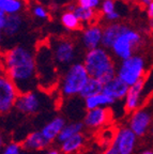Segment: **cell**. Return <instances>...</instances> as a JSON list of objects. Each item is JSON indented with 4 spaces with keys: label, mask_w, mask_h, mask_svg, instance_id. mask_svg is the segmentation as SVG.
I'll return each mask as SVG.
<instances>
[{
    "label": "cell",
    "mask_w": 153,
    "mask_h": 154,
    "mask_svg": "<svg viewBox=\"0 0 153 154\" xmlns=\"http://www.w3.org/2000/svg\"><path fill=\"white\" fill-rule=\"evenodd\" d=\"M105 18L107 19L108 22H116V20H118V19L120 18V13L119 12H113L110 13V14L106 15Z\"/></svg>",
    "instance_id": "31"
},
{
    "label": "cell",
    "mask_w": 153,
    "mask_h": 154,
    "mask_svg": "<svg viewBox=\"0 0 153 154\" xmlns=\"http://www.w3.org/2000/svg\"><path fill=\"white\" fill-rule=\"evenodd\" d=\"M24 3L22 0H0V12L7 15L18 14L23 10Z\"/></svg>",
    "instance_id": "24"
},
{
    "label": "cell",
    "mask_w": 153,
    "mask_h": 154,
    "mask_svg": "<svg viewBox=\"0 0 153 154\" xmlns=\"http://www.w3.org/2000/svg\"><path fill=\"white\" fill-rule=\"evenodd\" d=\"M74 13L77 16V18L80 20V23L91 22V20L95 17V11H94V10L87 9V8L80 7V5H77Z\"/></svg>",
    "instance_id": "26"
},
{
    "label": "cell",
    "mask_w": 153,
    "mask_h": 154,
    "mask_svg": "<svg viewBox=\"0 0 153 154\" xmlns=\"http://www.w3.org/2000/svg\"><path fill=\"white\" fill-rule=\"evenodd\" d=\"M36 61L39 88L45 92L54 90L60 84V77L59 69L49 45L42 44L39 46L36 51Z\"/></svg>",
    "instance_id": "2"
},
{
    "label": "cell",
    "mask_w": 153,
    "mask_h": 154,
    "mask_svg": "<svg viewBox=\"0 0 153 154\" xmlns=\"http://www.w3.org/2000/svg\"><path fill=\"white\" fill-rule=\"evenodd\" d=\"M48 45L52 48L54 58L59 70L65 71L72 64L76 58V48L72 41L67 38H54Z\"/></svg>",
    "instance_id": "6"
},
{
    "label": "cell",
    "mask_w": 153,
    "mask_h": 154,
    "mask_svg": "<svg viewBox=\"0 0 153 154\" xmlns=\"http://www.w3.org/2000/svg\"><path fill=\"white\" fill-rule=\"evenodd\" d=\"M85 138L81 134L75 135L73 137H71L70 139H67V141H64L63 143H61V150L63 153L65 154H71L77 152L84 144Z\"/></svg>",
    "instance_id": "23"
},
{
    "label": "cell",
    "mask_w": 153,
    "mask_h": 154,
    "mask_svg": "<svg viewBox=\"0 0 153 154\" xmlns=\"http://www.w3.org/2000/svg\"><path fill=\"white\" fill-rule=\"evenodd\" d=\"M5 76L12 80L19 93H28L39 87L36 51L25 45H17L5 53L2 59Z\"/></svg>",
    "instance_id": "1"
},
{
    "label": "cell",
    "mask_w": 153,
    "mask_h": 154,
    "mask_svg": "<svg viewBox=\"0 0 153 154\" xmlns=\"http://www.w3.org/2000/svg\"><path fill=\"white\" fill-rule=\"evenodd\" d=\"M61 23L69 30H77L80 28V20L77 18L74 12H64L61 16Z\"/></svg>",
    "instance_id": "25"
},
{
    "label": "cell",
    "mask_w": 153,
    "mask_h": 154,
    "mask_svg": "<svg viewBox=\"0 0 153 154\" xmlns=\"http://www.w3.org/2000/svg\"><path fill=\"white\" fill-rule=\"evenodd\" d=\"M84 128V124L81 122H72L67 124L63 128V130L61 131V133L58 136L57 140L60 143H63L64 141H67V139H70L71 137L75 136V135L80 134V132Z\"/></svg>",
    "instance_id": "22"
},
{
    "label": "cell",
    "mask_w": 153,
    "mask_h": 154,
    "mask_svg": "<svg viewBox=\"0 0 153 154\" xmlns=\"http://www.w3.org/2000/svg\"><path fill=\"white\" fill-rule=\"evenodd\" d=\"M7 18L8 15L3 12H0V30L2 31L5 27V24H7Z\"/></svg>",
    "instance_id": "32"
},
{
    "label": "cell",
    "mask_w": 153,
    "mask_h": 154,
    "mask_svg": "<svg viewBox=\"0 0 153 154\" xmlns=\"http://www.w3.org/2000/svg\"><path fill=\"white\" fill-rule=\"evenodd\" d=\"M90 79V75L84 63L76 62L72 64L60 78V90L62 95L70 96L79 95L87 82Z\"/></svg>",
    "instance_id": "4"
},
{
    "label": "cell",
    "mask_w": 153,
    "mask_h": 154,
    "mask_svg": "<svg viewBox=\"0 0 153 154\" xmlns=\"http://www.w3.org/2000/svg\"><path fill=\"white\" fill-rule=\"evenodd\" d=\"M50 142L43 136L41 131L32 132L25 138L22 147L25 151H40L46 148Z\"/></svg>",
    "instance_id": "17"
},
{
    "label": "cell",
    "mask_w": 153,
    "mask_h": 154,
    "mask_svg": "<svg viewBox=\"0 0 153 154\" xmlns=\"http://www.w3.org/2000/svg\"><path fill=\"white\" fill-rule=\"evenodd\" d=\"M110 117V111L106 107L88 110L85 116L84 123L90 128H96L104 125Z\"/></svg>",
    "instance_id": "14"
},
{
    "label": "cell",
    "mask_w": 153,
    "mask_h": 154,
    "mask_svg": "<svg viewBox=\"0 0 153 154\" xmlns=\"http://www.w3.org/2000/svg\"><path fill=\"white\" fill-rule=\"evenodd\" d=\"M104 89V84L101 80L93 78V77H90L89 82H87V85L85 86V88L83 89V91L80 92L79 96L81 99L87 100L91 96H94L98 93H102Z\"/></svg>",
    "instance_id": "21"
},
{
    "label": "cell",
    "mask_w": 153,
    "mask_h": 154,
    "mask_svg": "<svg viewBox=\"0 0 153 154\" xmlns=\"http://www.w3.org/2000/svg\"><path fill=\"white\" fill-rule=\"evenodd\" d=\"M141 43V36L136 30L127 28L122 34L118 36L115 43L111 46V51L114 55L120 60H126L133 55L134 49Z\"/></svg>",
    "instance_id": "7"
},
{
    "label": "cell",
    "mask_w": 153,
    "mask_h": 154,
    "mask_svg": "<svg viewBox=\"0 0 153 154\" xmlns=\"http://www.w3.org/2000/svg\"><path fill=\"white\" fill-rule=\"evenodd\" d=\"M126 1H134V0H126Z\"/></svg>",
    "instance_id": "40"
},
{
    "label": "cell",
    "mask_w": 153,
    "mask_h": 154,
    "mask_svg": "<svg viewBox=\"0 0 153 154\" xmlns=\"http://www.w3.org/2000/svg\"><path fill=\"white\" fill-rule=\"evenodd\" d=\"M129 89L130 87L125 82H123L120 78L116 77L113 80H110L109 82L104 85L103 93L113 97L115 101H117V100L119 101V100H123L126 97L127 93H129Z\"/></svg>",
    "instance_id": "15"
},
{
    "label": "cell",
    "mask_w": 153,
    "mask_h": 154,
    "mask_svg": "<svg viewBox=\"0 0 153 154\" xmlns=\"http://www.w3.org/2000/svg\"><path fill=\"white\" fill-rule=\"evenodd\" d=\"M19 91L12 80L7 76H1L0 78V111L1 113L9 112L13 107L19 96Z\"/></svg>",
    "instance_id": "9"
},
{
    "label": "cell",
    "mask_w": 153,
    "mask_h": 154,
    "mask_svg": "<svg viewBox=\"0 0 153 154\" xmlns=\"http://www.w3.org/2000/svg\"><path fill=\"white\" fill-rule=\"evenodd\" d=\"M144 88H145V78L139 80L135 85L130 87L129 93L125 97V110L130 112H134L138 110V107L144 103Z\"/></svg>",
    "instance_id": "11"
},
{
    "label": "cell",
    "mask_w": 153,
    "mask_h": 154,
    "mask_svg": "<svg viewBox=\"0 0 153 154\" xmlns=\"http://www.w3.org/2000/svg\"><path fill=\"white\" fill-rule=\"evenodd\" d=\"M46 154H59V152H58V150H50Z\"/></svg>",
    "instance_id": "36"
},
{
    "label": "cell",
    "mask_w": 153,
    "mask_h": 154,
    "mask_svg": "<svg viewBox=\"0 0 153 154\" xmlns=\"http://www.w3.org/2000/svg\"><path fill=\"white\" fill-rule=\"evenodd\" d=\"M146 62L144 57L134 55L126 60L121 61L117 69V77L129 87L133 86L145 78Z\"/></svg>",
    "instance_id": "5"
},
{
    "label": "cell",
    "mask_w": 153,
    "mask_h": 154,
    "mask_svg": "<svg viewBox=\"0 0 153 154\" xmlns=\"http://www.w3.org/2000/svg\"><path fill=\"white\" fill-rule=\"evenodd\" d=\"M127 28L129 27L124 24H111L106 26L103 29V40H102L103 48H105V49L111 48L118 36L123 33Z\"/></svg>",
    "instance_id": "16"
},
{
    "label": "cell",
    "mask_w": 153,
    "mask_h": 154,
    "mask_svg": "<svg viewBox=\"0 0 153 154\" xmlns=\"http://www.w3.org/2000/svg\"><path fill=\"white\" fill-rule=\"evenodd\" d=\"M147 12H148V16L150 17V19L153 18V2L150 5L147 7Z\"/></svg>",
    "instance_id": "34"
},
{
    "label": "cell",
    "mask_w": 153,
    "mask_h": 154,
    "mask_svg": "<svg viewBox=\"0 0 153 154\" xmlns=\"http://www.w3.org/2000/svg\"><path fill=\"white\" fill-rule=\"evenodd\" d=\"M101 8H102V12H103V14H105V16L115 12V0H102V7Z\"/></svg>",
    "instance_id": "28"
},
{
    "label": "cell",
    "mask_w": 153,
    "mask_h": 154,
    "mask_svg": "<svg viewBox=\"0 0 153 154\" xmlns=\"http://www.w3.org/2000/svg\"><path fill=\"white\" fill-rule=\"evenodd\" d=\"M151 122V117L148 111L138 109L134 111L130 120V128L136 134V136H142L146 134Z\"/></svg>",
    "instance_id": "12"
},
{
    "label": "cell",
    "mask_w": 153,
    "mask_h": 154,
    "mask_svg": "<svg viewBox=\"0 0 153 154\" xmlns=\"http://www.w3.org/2000/svg\"><path fill=\"white\" fill-rule=\"evenodd\" d=\"M47 101L48 97L45 91L41 92L34 90L28 93L19 94L15 104V108L26 115H33L43 108Z\"/></svg>",
    "instance_id": "8"
},
{
    "label": "cell",
    "mask_w": 153,
    "mask_h": 154,
    "mask_svg": "<svg viewBox=\"0 0 153 154\" xmlns=\"http://www.w3.org/2000/svg\"><path fill=\"white\" fill-rule=\"evenodd\" d=\"M65 120L62 117H56L53 120H50L49 122H47L44 125L41 133L43 134V136L48 140L49 142H52L53 140L57 139L59 134L61 133V131L63 130V128L65 126Z\"/></svg>",
    "instance_id": "18"
},
{
    "label": "cell",
    "mask_w": 153,
    "mask_h": 154,
    "mask_svg": "<svg viewBox=\"0 0 153 154\" xmlns=\"http://www.w3.org/2000/svg\"><path fill=\"white\" fill-rule=\"evenodd\" d=\"M22 146L17 142H11L3 148L1 154H22Z\"/></svg>",
    "instance_id": "27"
},
{
    "label": "cell",
    "mask_w": 153,
    "mask_h": 154,
    "mask_svg": "<svg viewBox=\"0 0 153 154\" xmlns=\"http://www.w3.org/2000/svg\"><path fill=\"white\" fill-rule=\"evenodd\" d=\"M84 64L90 77L101 80L104 85L117 77L115 62L113 61L111 56L103 47L87 51Z\"/></svg>",
    "instance_id": "3"
},
{
    "label": "cell",
    "mask_w": 153,
    "mask_h": 154,
    "mask_svg": "<svg viewBox=\"0 0 153 154\" xmlns=\"http://www.w3.org/2000/svg\"><path fill=\"white\" fill-rule=\"evenodd\" d=\"M115 100L113 97L108 96L105 93H98L94 96H91L89 99L85 100V107L88 110L95 108H101V107H106V106L113 105L115 103Z\"/></svg>",
    "instance_id": "19"
},
{
    "label": "cell",
    "mask_w": 153,
    "mask_h": 154,
    "mask_svg": "<svg viewBox=\"0 0 153 154\" xmlns=\"http://www.w3.org/2000/svg\"><path fill=\"white\" fill-rule=\"evenodd\" d=\"M140 154H153V151H150V150H147V151L141 152Z\"/></svg>",
    "instance_id": "37"
},
{
    "label": "cell",
    "mask_w": 153,
    "mask_h": 154,
    "mask_svg": "<svg viewBox=\"0 0 153 154\" xmlns=\"http://www.w3.org/2000/svg\"><path fill=\"white\" fill-rule=\"evenodd\" d=\"M136 134L131 128H121L113 140V146L117 148L119 154H132L136 144Z\"/></svg>",
    "instance_id": "10"
},
{
    "label": "cell",
    "mask_w": 153,
    "mask_h": 154,
    "mask_svg": "<svg viewBox=\"0 0 153 154\" xmlns=\"http://www.w3.org/2000/svg\"><path fill=\"white\" fill-rule=\"evenodd\" d=\"M150 27L153 29V18H152V19H150Z\"/></svg>",
    "instance_id": "38"
},
{
    "label": "cell",
    "mask_w": 153,
    "mask_h": 154,
    "mask_svg": "<svg viewBox=\"0 0 153 154\" xmlns=\"http://www.w3.org/2000/svg\"><path fill=\"white\" fill-rule=\"evenodd\" d=\"M139 1L141 2V5H147V7H148V5H150L151 3L153 2V0H139Z\"/></svg>",
    "instance_id": "35"
},
{
    "label": "cell",
    "mask_w": 153,
    "mask_h": 154,
    "mask_svg": "<svg viewBox=\"0 0 153 154\" xmlns=\"http://www.w3.org/2000/svg\"><path fill=\"white\" fill-rule=\"evenodd\" d=\"M101 0H78V5L87 9L95 10L100 5Z\"/></svg>",
    "instance_id": "30"
},
{
    "label": "cell",
    "mask_w": 153,
    "mask_h": 154,
    "mask_svg": "<svg viewBox=\"0 0 153 154\" xmlns=\"http://www.w3.org/2000/svg\"><path fill=\"white\" fill-rule=\"evenodd\" d=\"M103 154H119V152H118V150H117V148L115 147V146H110L109 148H108L107 150H106L105 152H104Z\"/></svg>",
    "instance_id": "33"
},
{
    "label": "cell",
    "mask_w": 153,
    "mask_h": 154,
    "mask_svg": "<svg viewBox=\"0 0 153 154\" xmlns=\"http://www.w3.org/2000/svg\"><path fill=\"white\" fill-rule=\"evenodd\" d=\"M22 154H27V152H26V151H23V152H22Z\"/></svg>",
    "instance_id": "39"
},
{
    "label": "cell",
    "mask_w": 153,
    "mask_h": 154,
    "mask_svg": "<svg viewBox=\"0 0 153 154\" xmlns=\"http://www.w3.org/2000/svg\"><path fill=\"white\" fill-rule=\"evenodd\" d=\"M23 23H24V19H23L22 15L19 14L8 15L7 24H5V27L2 30V32L7 36H9V38L16 35L19 32V30L22 29Z\"/></svg>",
    "instance_id": "20"
},
{
    "label": "cell",
    "mask_w": 153,
    "mask_h": 154,
    "mask_svg": "<svg viewBox=\"0 0 153 154\" xmlns=\"http://www.w3.org/2000/svg\"><path fill=\"white\" fill-rule=\"evenodd\" d=\"M83 44L88 51H92L98 48L102 45V40H103V29L98 25L89 26L83 32Z\"/></svg>",
    "instance_id": "13"
},
{
    "label": "cell",
    "mask_w": 153,
    "mask_h": 154,
    "mask_svg": "<svg viewBox=\"0 0 153 154\" xmlns=\"http://www.w3.org/2000/svg\"><path fill=\"white\" fill-rule=\"evenodd\" d=\"M32 12H33V15L36 17L40 19H46L48 18V13L45 10V8H43L42 5H34L32 8Z\"/></svg>",
    "instance_id": "29"
}]
</instances>
